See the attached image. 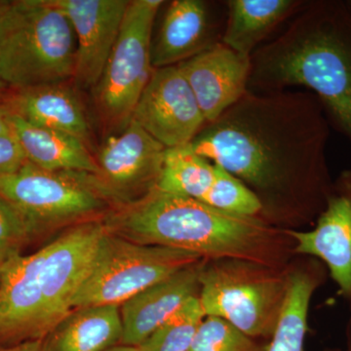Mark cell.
Masks as SVG:
<instances>
[{"mask_svg": "<svg viewBox=\"0 0 351 351\" xmlns=\"http://www.w3.org/2000/svg\"><path fill=\"white\" fill-rule=\"evenodd\" d=\"M331 123L306 90H248L189 145L255 193L261 217L280 228L317 219L332 186L327 160Z\"/></svg>", "mask_w": 351, "mask_h": 351, "instance_id": "6da1fadb", "label": "cell"}, {"mask_svg": "<svg viewBox=\"0 0 351 351\" xmlns=\"http://www.w3.org/2000/svg\"><path fill=\"white\" fill-rule=\"evenodd\" d=\"M103 223L121 239L189 252L204 260L239 258L284 267L294 253L287 230L261 216L228 213L156 188L117 205Z\"/></svg>", "mask_w": 351, "mask_h": 351, "instance_id": "7a4b0ae2", "label": "cell"}, {"mask_svg": "<svg viewBox=\"0 0 351 351\" xmlns=\"http://www.w3.org/2000/svg\"><path fill=\"white\" fill-rule=\"evenodd\" d=\"M302 87L351 145V10L339 0L306 1L280 36L251 57L256 93Z\"/></svg>", "mask_w": 351, "mask_h": 351, "instance_id": "3957f363", "label": "cell"}, {"mask_svg": "<svg viewBox=\"0 0 351 351\" xmlns=\"http://www.w3.org/2000/svg\"><path fill=\"white\" fill-rule=\"evenodd\" d=\"M76 43L73 27L53 0L3 1L0 7V66L16 89L73 78Z\"/></svg>", "mask_w": 351, "mask_h": 351, "instance_id": "277c9868", "label": "cell"}, {"mask_svg": "<svg viewBox=\"0 0 351 351\" xmlns=\"http://www.w3.org/2000/svg\"><path fill=\"white\" fill-rule=\"evenodd\" d=\"M292 271L239 258L203 260L198 298L205 315L269 341L282 313Z\"/></svg>", "mask_w": 351, "mask_h": 351, "instance_id": "5b68a950", "label": "cell"}, {"mask_svg": "<svg viewBox=\"0 0 351 351\" xmlns=\"http://www.w3.org/2000/svg\"><path fill=\"white\" fill-rule=\"evenodd\" d=\"M204 258L189 252L129 241L106 230L73 309L121 306L134 295Z\"/></svg>", "mask_w": 351, "mask_h": 351, "instance_id": "8992f818", "label": "cell"}, {"mask_svg": "<svg viewBox=\"0 0 351 351\" xmlns=\"http://www.w3.org/2000/svg\"><path fill=\"white\" fill-rule=\"evenodd\" d=\"M0 195L13 203L38 232L45 226L93 219L112 202L96 175L51 172L29 162L0 177Z\"/></svg>", "mask_w": 351, "mask_h": 351, "instance_id": "52a82bcc", "label": "cell"}, {"mask_svg": "<svg viewBox=\"0 0 351 351\" xmlns=\"http://www.w3.org/2000/svg\"><path fill=\"white\" fill-rule=\"evenodd\" d=\"M162 0L129 2L119 39L95 89L97 108L110 126L125 127L154 69L152 31Z\"/></svg>", "mask_w": 351, "mask_h": 351, "instance_id": "ba28073f", "label": "cell"}, {"mask_svg": "<svg viewBox=\"0 0 351 351\" xmlns=\"http://www.w3.org/2000/svg\"><path fill=\"white\" fill-rule=\"evenodd\" d=\"M105 233L103 219H89L71 226L44 246L38 339H45L73 311V299L93 267Z\"/></svg>", "mask_w": 351, "mask_h": 351, "instance_id": "9c48e42d", "label": "cell"}, {"mask_svg": "<svg viewBox=\"0 0 351 351\" xmlns=\"http://www.w3.org/2000/svg\"><path fill=\"white\" fill-rule=\"evenodd\" d=\"M131 119L167 149L191 144L207 124L178 66L154 69Z\"/></svg>", "mask_w": 351, "mask_h": 351, "instance_id": "30bf717a", "label": "cell"}, {"mask_svg": "<svg viewBox=\"0 0 351 351\" xmlns=\"http://www.w3.org/2000/svg\"><path fill=\"white\" fill-rule=\"evenodd\" d=\"M166 151L133 119L106 141L96 159L97 177L115 205L129 202L132 195L141 197L156 186Z\"/></svg>", "mask_w": 351, "mask_h": 351, "instance_id": "8fae6325", "label": "cell"}, {"mask_svg": "<svg viewBox=\"0 0 351 351\" xmlns=\"http://www.w3.org/2000/svg\"><path fill=\"white\" fill-rule=\"evenodd\" d=\"M68 18L76 43L73 80L80 88L100 82L119 39L128 0H53Z\"/></svg>", "mask_w": 351, "mask_h": 351, "instance_id": "7c38bea8", "label": "cell"}, {"mask_svg": "<svg viewBox=\"0 0 351 351\" xmlns=\"http://www.w3.org/2000/svg\"><path fill=\"white\" fill-rule=\"evenodd\" d=\"M294 253L319 258L339 292L351 300V168L332 182L326 206L313 230H288Z\"/></svg>", "mask_w": 351, "mask_h": 351, "instance_id": "4fadbf2b", "label": "cell"}, {"mask_svg": "<svg viewBox=\"0 0 351 351\" xmlns=\"http://www.w3.org/2000/svg\"><path fill=\"white\" fill-rule=\"evenodd\" d=\"M207 123L221 117L248 92L251 58L219 43L178 64Z\"/></svg>", "mask_w": 351, "mask_h": 351, "instance_id": "5bb4252c", "label": "cell"}, {"mask_svg": "<svg viewBox=\"0 0 351 351\" xmlns=\"http://www.w3.org/2000/svg\"><path fill=\"white\" fill-rule=\"evenodd\" d=\"M202 261L179 270L120 306L123 329L120 345L142 346L184 302L199 295Z\"/></svg>", "mask_w": 351, "mask_h": 351, "instance_id": "9a60e30c", "label": "cell"}, {"mask_svg": "<svg viewBox=\"0 0 351 351\" xmlns=\"http://www.w3.org/2000/svg\"><path fill=\"white\" fill-rule=\"evenodd\" d=\"M211 6L204 0H174L152 46L154 69L178 64L221 41Z\"/></svg>", "mask_w": 351, "mask_h": 351, "instance_id": "2e32d148", "label": "cell"}, {"mask_svg": "<svg viewBox=\"0 0 351 351\" xmlns=\"http://www.w3.org/2000/svg\"><path fill=\"white\" fill-rule=\"evenodd\" d=\"M221 43L252 57L270 34L306 3V0H228Z\"/></svg>", "mask_w": 351, "mask_h": 351, "instance_id": "e0dca14e", "label": "cell"}, {"mask_svg": "<svg viewBox=\"0 0 351 351\" xmlns=\"http://www.w3.org/2000/svg\"><path fill=\"white\" fill-rule=\"evenodd\" d=\"M32 125L64 132L86 143L90 127L75 92L63 83L19 90L6 106Z\"/></svg>", "mask_w": 351, "mask_h": 351, "instance_id": "ac0fdd59", "label": "cell"}, {"mask_svg": "<svg viewBox=\"0 0 351 351\" xmlns=\"http://www.w3.org/2000/svg\"><path fill=\"white\" fill-rule=\"evenodd\" d=\"M14 136L27 162L51 172H82L99 175L98 164L86 143L69 134L32 125L11 112Z\"/></svg>", "mask_w": 351, "mask_h": 351, "instance_id": "d6986e66", "label": "cell"}, {"mask_svg": "<svg viewBox=\"0 0 351 351\" xmlns=\"http://www.w3.org/2000/svg\"><path fill=\"white\" fill-rule=\"evenodd\" d=\"M119 306L73 309L44 339L46 351H106L122 338Z\"/></svg>", "mask_w": 351, "mask_h": 351, "instance_id": "ffe728a7", "label": "cell"}, {"mask_svg": "<svg viewBox=\"0 0 351 351\" xmlns=\"http://www.w3.org/2000/svg\"><path fill=\"white\" fill-rule=\"evenodd\" d=\"M324 278V270L319 265L292 271L285 304L267 351H306L309 304Z\"/></svg>", "mask_w": 351, "mask_h": 351, "instance_id": "44dd1931", "label": "cell"}, {"mask_svg": "<svg viewBox=\"0 0 351 351\" xmlns=\"http://www.w3.org/2000/svg\"><path fill=\"white\" fill-rule=\"evenodd\" d=\"M219 165L198 156L188 145L166 151L154 188L202 202L213 189Z\"/></svg>", "mask_w": 351, "mask_h": 351, "instance_id": "7402d4cb", "label": "cell"}, {"mask_svg": "<svg viewBox=\"0 0 351 351\" xmlns=\"http://www.w3.org/2000/svg\"><path fill=\"white\" fill-rule=\"evenodd\" d=\"M199 298H191L140 346L145 351H189L204 321Z\"/></svg>", "mask_w": 351, "mask_h": 351, "instance_id": "603a6c76", "label": "cell"}, {"mask_svg": "<svg viewBox=\"0 0 351 351\" xmlns=\"http://www.w3.org/2000/svg\"><path fill=\"white\" fill-rule=\"evenodd\" d=\"M267 346L226 321L207 316L189 351H267Z\"/></svg>", "mask_w": 351, "mask_h": 351, "instance_id": "cb8c5ba5", "label": "cell"}, {"mask_svg": "<svg viewBox=\"0 0 351 351\" xmlns=\"http://www.w3.org/2000/svg\"><path fill=\"white\" fill-rule=\"evenodd\" d=\"M202 202L221 211L243 216H261L263 211L255 193L221 166L213 189Z\"/></svg>", "mask_w": 351, "mask_h": 351, "instance_id": "d4e9b609", "label": "cell"}, {"mask_svg": "<svg viewBox=\"0 0 351 351\" xmlns=\"http://www.w3.org/2000/svg\"><path fill=\"white\" fill-rule=\"evenodd\" d=\"M36 228L13 203L0 195V270L4 265L22 255Z\"/></svg>", "mask_w": 351, "mask_h": 351, "instance_id": "484cf974", "label": "cell"}, {"mask_svg": "<svg viewBox=\"0 0 351 351\" xmlns=\"http://www.w3.org/2000/svg\"><path fill=\"white\" fill-rule=\"evenodd\" d=\"M27 162L14 134L0 136V177L10 175Z\"/></svg>", "mask_w": 351, "mask_h": 351, "instance_id": "4316f807", "label": "cell"}, {"mask_svg": "<svg viewBox=\"0 0 351 351\" xmlns=\"http://www.w3.org/2000/svg\"><path fill=\"white\" fill-rule=\"evenodd\" d=\"M0 351H46L44 339H36V341H25L12 346L0 348Z\"/></svg>", "mask_w": 351, "mask_h": 351, "instance_id": "83f0119b", "label": "cell"}, {"mask_svg": "<svg viewBox=\"0 0 351 351\" xmlns=\"http://www.w3.org/2000/svg\"><path fill=\"white\" fill-rule=\"evenodd\" d=\"M10 114V110L6 106L0 105V136L13 133Z\"/></svg>", "mask_w": 351, "mask_h": 351, "instance_id": "f1b7e54d", "label": "cell"}, {"mask_svg": "<svg viewBox=\"0 0 351 351\" xmlns=\"http://www.w3.org/2000/svg\"><path fill=\"white\" fill-rule=\"evenodd\" d=\"M106 351H145L141 346L117 345Z\"/></svg>", "mask_w": 351, "mask_h": 351, "instance_id": "f546056e", "label": "cell"}, {"mask_svg": "<svg viewBox=\"0 0 351 351\" xmlns=\"http://www.w3.org/2000/svg\"><path fill=\"white\" fill-rule=\"evenodd\" d=\"M346 351H351V322L350 324V328H348V350Z\"/></svg>", "mask_w": 351, "mask_h": 351, "instance_id": "4dcf8cb0", "label": "cell"}, {"mask_svg": "<svg viewBox=\"0 0 351 351\" xmlns=\"http://www.w3.org/2000/svg\"><path fill=\"white\" fill-rule=\"evenodd\" d=\"M5 82H3V78H2L1 75V66H0V91L1 89H3L4 86H5Z\"/></svg>", "mask_w": 351, "mask_h": 351, "instance_id": "1f68e13d", "label": "cell"}, {"mask_svg": "<svg viewBox=\"0 0 351 351\" xmlns=\"http://www.w3.org/2000/svg\"><path fill=\"white\" fill-rule=\"evenodd\" d=\"M346 4H348V6L350 7V9L351 10V0H350V1H346Z\"/></svg>", "mask_w": 351, "mask_h": 351, "instance_id": "d6a6232c", "label": "cell"}, {"mask_svg": "<svg viewBox=\"0 0 351 351\" xmlns=\"http://www.w3.org/2000/svg\"><path fill=\"white\" fill-rule=\"evenodd\" d=\"M2 3H3V1H0V7H1Z\"/></svg>", "mask_w": 351, "mask_h": 351, "instance_id": "836d02e7", "label": "cell"}, {"mask_svg": "<svg viewBox=\"0 0 351 351\" xmlns=\"http://www.w3.org/2000/svg\"><path fill=\"white\" fill-rule=\"evenodd\" d=\"M0 271H1V270H0Z\"/></svg>", "mask_w": 351, "mask_h": 351, "instance_id": "e575fe53", "label": "cell"}]
</instances>
